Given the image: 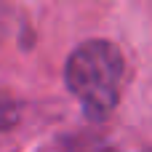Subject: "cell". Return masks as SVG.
<instances>
[{"instance_id": "1", "label": "cell", "mask_w": 152, "mask_h": 152, "mask_svg": "<svg viewBox=\"0 0 152 152\" xmlns=\"http://www.w3.org/2000/svg\"><path fill=\"white\" fill-rule=\"evenodd\" d=\"M64 77L83 110L91 118H104L120 99L123 56L107 40H88L72 51Z\"/></svg>"}]
</instances>
